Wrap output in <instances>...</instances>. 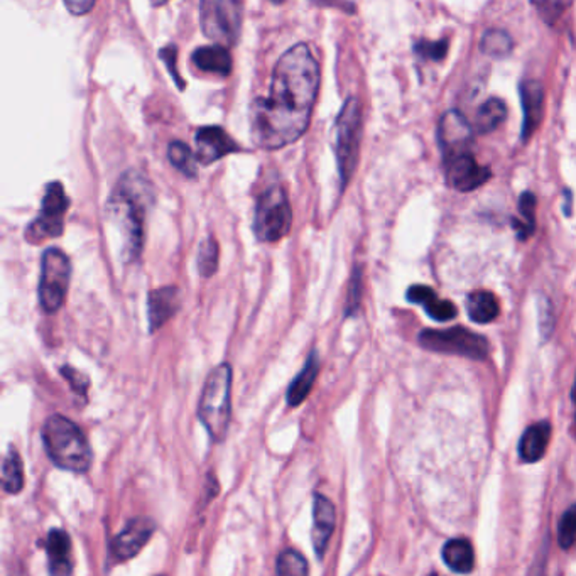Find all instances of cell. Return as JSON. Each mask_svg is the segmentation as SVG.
Listing matches in <instances>:
<instances>
[{"mask_svg":"<svg viewBox=\"0 0 576 576\" xmlns=\"http://www.w3.org/2000/svg\"><path fill=\"white\" fill-rule=\"evenodd\" d=\"M320 88V65L306 43L295 44L276 63L265 97L250 107V132L267 151L296 142L308 129Z\"/></svg>","mask_w":576,"mask_h":576,"instance_id":"cell-1","label":"cell"},{"mask_svg":"<svg viewBox=\"0 0 576 576\" xmlns=\"http://www.w3.org/2000/svg\"><path fill=\"white\" fill-rule=\"evenodd\" d=\"M154 203L151 183L138 171L123 173L107 201V218L121 230L123 259L138 261L144 245V224Z\"/></svg>","mask_w":576,"mask_h":576,"instance_id":"cell-2","label":"cell"},{"mask_svg":"<svg viewBox=\"0 0 576 576\" xmlns=\"http://www.w3.org/2000/svg\"><path fill=\"white\" fill-rule=\"evenodd\" d=\"M41 438L44 450L58 469L85 473L93 463V452L83 431L71 419L52 414L46 419Z\"/></svg>","mask_w":576,"mask_h":576,"instance_id":"cell-3","label":"cell"},{"mask_svg":"<svg viewBox=\"0 0 576 576\" xmlns=\"http://www.w3.org/2000/svg\"><path fill=\"white\" fill-rule=\"evenodd\" d=\"M232 367L220 364L209 372L198 404V418L215 443H224L232 419Z\"/></svg>","mask_w":576,"mask_h":576,"instance_id":"cell-4","label":"cell"},{"mask_svg":"<svg viewBox=\"0 0 576 576\" xmlns=\"http://www.w3.org/2000/svg\"><path fill=\"white\" fill-rule=\"evenodd\" d=\"M362 139V108L357 97H349L335 122V154L342 188L349 185L355 173Z\"/></svg>","mask_w":576,"mask_h":576,"instance_id":"cell-5","label":"cell"},{"mask_svg":"<svg viewBox=\"0 0 576 576\" xmlns=\"http://www.w3.org/2000/svg\"><path fill=\"white\" fill-rule=\"evenodd\" d=\"M293 211L288 193L280 186H271L259 194L254 213V233L261 242H278L289 233Z\"/></svg>","mask_w":576,"mask_h":576,"instance_id":"cell-6","label":"cell"},{"mask_svg":"<svg viewBox=\"0 0 576 576\" xmlns=\"http://www.w3.org/2000/svg\"><path fill=\"white\" fill-rule=\"evenodd\" d=\"M71 280L70 257L61 249H48L41 261V278H39V304L44 313H56L68 295Z\"/></svg>","mask_w":576,"mask_h":576,"instance_id":"cell-7","label":"cell"},{"mask_svg":"<svg viewBox=\"0 0 576 576\" xmlns=\"http://www.w3.org/2000/svg\"><path fill=\"white\" fill-rule=\"evenodd\" d=\"M419 343L422 349L435 353L458 355L471 360H485L490 351L485 336L463 327H454L448 330H422L419 333Z\"/></svg>","mask_w":576,"mask_h":576,"instance_id":"cell-8","label":"cell"},{"mask_svg":"<svg viewBox=\"0 0 576 576\" xmlns=\"http://www.w3.org/2000/svg\"><path fill=\"white\" fill-rule=\"evenodd\" d=\"M201 31L218 46H233L241 36L242 4L237 0H203L200 4Z\"/></svg>","mask_w":576,"mask_h":576,"instance_id":"cell-9","label":"cell"},{"mask_svg":"<svg viewBox=\"0 0 576 576\" xmlns=\"http://www.w3.org/2000/svg\"><path fill=\"white\" fill-rule=\"evenodd\" d=\"M70 209V198L59 181H52L46 186L43 209L35 222L26 228V241L39 244L46 239L59 237L65 228V215Z\"/></svg>","mask_w":576,"mask_h":576,"instance_id":"cell-10","label":"cell"},{"mask_svg":"<svg viewBox=\"0 0 576 576\" xmlns=\"http://www.w3.org/2000/svg\"><path fill=\"white\" fill-rule=\"evenodd\" d=\"M445 173L448 185L462 193L473 192L484 186L492 178L489 168L480 166L470 151L445 156Z\"/></svg>","mask_w":576,"mask_h":576,"instance_id":"cell-11","label":"cell"},{"mask_svg":"<svg viewBox=\"0 0 576 576\" xmlns=\"http://www.w3.org/2000/svg\"><path fill=\"white\" fill-rule=\"evenodd\" d=\"M156 531V523L149 517H136L125 524L122 531L110 542V553L117 561H129L139 555Z\"/></svg>","mask_w":576,"mask_h":576,"instance_id":"cell-12","label":"cell"},{"mask_svg":"<svg viewBox=\"0 0 576 576\" xmlns=\"http://www.w3.org/2000/svg\"><path fill=\"white\" fill-rule=\"evenodd\" d=\"M438 140L445 156L470 151L473 129L458 110H448L438 122Z\"/></svg>","mask_w":576,"mask_h":576,"instance_id":"cell-13","label":"cell"},{"mask_svg":"<svg viewBox=\"0 0 576 576\" xmlns=\"http://www.w3.org/2000/svg\"><path fill=\"white\" fill-rule=\"evenodd\" d=\"M241 147L235 140L228 136L222 127L209 125L201 127L196 132V161L198 164L209 166L218 159L232 153H239Z\"/></svg>","mask_w":576,"mask_h":576,"instance_id":"cell-14","label":"cell"},{"mask_svg":"<svg viewBox=\"0 0 576 576\" xmlns=\"http://www.w3.org/2000/svg\"><path fill=\"white\" fill-rule=\"evenodd\" d=\"M336 524V510L332 501L321 493H316L313 501V548L318 558L327 553Z\"/></svg>","mask_w":576,"mask_h":576,"instance_id":"cell-15","label":"cell"},{"mask_svg":"<svg viewBox=\"0 0 576 576\" xmlns=\"http://www.w3.org/2000/svg\"><path fill=\"white\" fill-rule=\"evenodd\" d=\"M521 104H523V129H521V138L524 142L529 140V138L538 130L540 123L544 115V87L540 82L527 80L521 83Z\"/></svg>","mask_w":576,"mask_h":576,"instance_id":"cell-16","label":"cell"},{"mask_svg":"<svg viewBox=\"0 0 576 576\" xmlns=\"http://www.w3.org/2000/svg\"><path fill=\"white\" fill-rule=\"evenodd\" d=\"M50 576H71V538L63 529H51L46 540Z\"/></svg>","mask_w":576,"mask_h":576,"instance_id":"cell-17","label":"cell"},{"mask_svg":"<svg viewBox=\"0 0 576 576\" xmlns=\"http://www.w3.org/2000/svg\"><path fill=\"white\" fill-rule=\"evenodd\" d=\"M149 330L157 332L179 308V291L176 286L159 288L149 293Z\"/></svg>","mask_w":576,"mask_h":576,"instance_id":"cell-18","label":"cell"},{"mask_svg":"<svg viewBox=\"0 0 576 576\" xmlns=\"http://www.w3.org/2000/svg\"><path fill=\"white\" fill-rule=\"evenodd\" d=\"M407 299L411 303L421 304L424 308V312L431 320H435L438 323H446L450 320H454L456 316V306L454 303L446 301V299H439L437 293L428 288V286H419L414 284L407 289Z\"/></svg>","mask_w":576,"mask_h":576,"instance_id":"cell-19","label":"cell"},{"mask_svg":"<svg viewBox=\"0 0 576 576\" xmlns=\"http://www.w3.org/2000/svg\"><path fill=\"white\" fill-rule=\"evenodd\" d=\"M551 438V424L540 421L524 431L519 441V456L524 463H536L546 454Z\"/></svg>","mask_w":576,"mask_h":576,"instance_id":"cell-20","label":"cell"},{"mask_svg":"<svg viewBox=\"0 0 576 576\" xmlns=\"http://www.w3.org/2000/svg\"><path fill=\"white\" fill-rule=\"evenodd\" d=\"M193 63L201 71L213 73L218 76H228L232 73V56L227 48L213 44L203 46L193 52Z\"/></svg>","mask_w":576,"mask_h":576,"instance_id":"cell-21","label":"cell"},{"mask_svg":"<svg viewBox=\"0 0 576 576\" xmlns=\"http://www.w3.org/2000/svg\"><path fill=\"white\" fill-rule=\"evenodd\" d=\"M318 370H320V359L316 350H313L306 360V364L303 367V370L295 377V381L289 385L288 389V404L291 407H296L299 404L308 398V394L313 389L314 381L318 377Z\"/></svg>","mask_w":576,"mask_h":576,"instance_id":"cell-22","label":"cell"},{"mask_svg":"<svg viewBox=\"0 0 576 576\" xmlns=\"http://www.w3.org/2000/svg\"><path fill=\"white\" fill-rule=\"evenodd\" d=\"M443 561L446 566L458 573V575H469L473 572L475 566V553L471 548L470 541L467 540H450L443 546Z\"/></svg>","mask_w":576,"mask_h":576,"instance_id":"cell-23","label":"cell"},{"mask_svg":"<svg viewBox=\"0 0 576 576\" xmlns=\"http://www.w3.org/2000/svg\"><path fill=\"white\" fill-rule=\"evenodd\" d=\"M465 306H467V313L470 316L471 321L480 323V325L492 323L493 320L499 318V313H501L499 299L489 291L470 293L467 297Z\"/></svg>","mask_w":576,"mask_h":576,"instance_id":"cell-24","label":"cell"},{"mask_svg":"<svg viewBox=\"0 0 576 576\" xmlns=\"http://www.w3.org/2000/svg\"><path fill=\"white\" fill-rule=\"evenodd\" d=\"M506 117V104L501 99H489L485 104L480 105V108L477 112L475 129L480 134H490L502 125Z\"/></svg>","mask_w":576,"mask_h":576,"instance_id":"cell-25","label":"cell"},{"mask_svg":"<svg viewBox=\"0 0 576 576\" xmlns=\"http://www.w3.org/2000/svg\"><path fill=\"white\" fill-rule=\"evenodd\" d=\"M2 487L7 493H19L24 487V469L22 458L16 448H9L2 465Z\"/></svg>","mask_w":576,"mask_h":576,"instance_id":"cell-26","label":"cell"},{"mask_svg":"<svg viewBox=\"0 0 576 576\" xmlns=\"http://www.w3.org/2000/svg\"><path fill=\"white\" fill-rule=\"evenodd\" d=\"M480 50L493 59H502L514 50V41L504 29H489L482 36Z\"/></svg>","mask_w":576,"mask_h":576,"instance_id":"cell-27","label":"cell"},{"mask_svg":"<svg viewBox=\"0 0 576 576\" xmlns=\"http://www.w3.org/2000/svg\"><path fill=\"white\" fill-rule=\"evenodd\" d=\"M519 211L523 220H512L517 232V239L527 241L536 230V196L531 192H524L519 198Z\"/></svg>","mask_w":576,"mask_h":576,"instance_id":"cell-28","label":"cell"},{"mask_svg":"<svg viewBox=\"0 0 576 576\" xmlns=\"http://www.w3.org/2000/svg\"><path fill=\"white\" fill-rule=\"evenodd\" d=\"M168 157L176 170L181 171L186 178H196L198 175L196 154H193L188 144H185L181 140H173L168 149Z\"/></svg>","mask_w":576,"mask_h":576,"instance_id":"cell-29","label":"cell"},{"mask_svg":"<svg viewBox=\"0 0 576 576\" xmlns=\"http://www.w3.org/2000/svg\"><path fill=\"white\" fill-rule=\"evenodd\" d=\"M278 576H308L310 568L306 558L293 548L280 551L276 563Z\"/></svg>","mask_w":576,"mask_h":576,"instance_id":"cell-30","label":"cell"},{"mask_svg":"<svg viewBox=\"0 0 576 576\" xmlns=\"http://www.w3.org/2000/svg\"><path fill=\"white\" fill-rule=\"evenodd\" d=\"M218 256H220V247H218V242L213 237L205 239L200 244L196 264H198V271H200V274L203 278H211L217 272L218 261H220Z\"/></svg>","mask_w":576,"mask_h":576,"instance_id":"cell-31","label":"cell"},{"mask_svg":"<svg viewBox=\"0 0 576 576\" xmlns=\"http://www.w3.org/2000/svg\"><path fill=\"white\" fill-rule=\"evenodd\" d=\"M576 540V506H572L559 519L558 542L563 549H570Z\"/></svg>","mask_w":576,"mask_h":576,"instance_id":"cell-32","label":"cell"},{"mask_svg":"<svg viewBox=\"0 0 576 576\" xmlns=\"http://www.w3.org/2000/svg\"><path fill=\"white\" fill-rule=\"evenodd\" d=\"M448 41L441 39V41H426L421 39L414 44V51L424 59H431V61H441L446 52H448Z\"/></svg>","mask_w":576,"mask_h":576,"instance_id":"cell-33","label":"cell"},{"mask_svg":"<svg viewBox=\"0 0 576 576\" xmlns=\"http://www.w3.org/2000/svg\"><path fill=\"white\" fill-rule=\"evenodd\" d=\"M362 299V269L355 267L351 280H350L349 296H347V306H345V316H351L357 313Z\"/></svg>","mask_w":576,"mask_h":576,"instance_id":"cell-34","label":"cell"},{"mask_svg":"<svg viewBox=\"0 0 576 576\" xmlns=\"http://www.w3.org/2000/svg\"><path fill=\"white\" fill-rule=\"evenodd\" d=\"M61 375L68 381V384L71 385V389L80 394V396H87L88 385H90V381H88L87 375L82 374L80 370L73 368L70 366L61 367Z\"/></svg>","mask_w":576,"mask_h":576,"instance_id":"cell-35","label":"cell"},{"mask_svg":"<svg viewBox=\"0 0 576 576\" xmlns=\"http://www.w3.org/2000/svg\"><path fill=\"white\" fill-rule=\"evenodd\" d=\"M159 58L164 61V65L168 67V71L170 75L173 76L176 85L179 90H185V80L181 78V75L178 73V67H176V61H178V48L175 44H168L166 48H162L159 51Z\"/></svg>","mask_w":576,"mask_h":576,"instance_id":"cell-36","label":"cell"},{"mask_svg":"<svg viewBox=\"0 0 576 576\" xmlns=\"http://www.w3.org/2000/svg\"><path fill=\"white\" fill-rule=\"evenodd\" d=\"M570 5L572 4H561V2H534V7L540 11L541 18L549 24H553Z\"/></svg>","mask_w":576,"mask_h":576,"instance_id":"cell-37","label":"cell"},{"mask_svg":"<svg viewBox=\"0 0 576 576\" xmlns=\"http://www.w3.org/2000/svg\"><path fill=\"white\" fill-rule=\"evenodd\" d=\"M553 327H555V318H553L551 303L548 299H541V304H540V328H541L544 340L549 338V335L553 332Z\"/></svg>","mask_w":576,"mask_h":576,"instance_id":"cell-38","label":"cell"},{"mask_svg":"<svg viewBox=\"0 0 576 576\" xmlns=\"http://www.w3.org/2000/svg\"><path fill=\"white\" fill-rule=\"evenodd\" d=\"M65 7L70 11L73 16H83L95 7V2L93 0H67Z\"/></svg>","mask_w":576,"mask_h":576,"instance_id":"cell-39","label":"cell"},{"mask_svg":"<svg viewBox=\"0 0 576 576\" xmlns=\"http://www.w3.org/2000/svg\"><path fill=\"white\" fill-rule=\"evenodd\" d=\"M563 196H564V205H563V211H564V215H566V217H570V215H572V201H573V194H572V192H570V190H564Z\"/></svg>","mask_w":576,"mask_h":576,"instance_id":"cell-40","label":"cell"},{"mask_svg":"<svg viewBox=\"0 0 576 576\" xmlns=\"http://www.w3.org/2000/svg\"><path fill=\"white\" fill-rule=\"evenodd\" d=\"M428 576H443V575H439V573H431V575H428Z\"/></svg>","mask_w":576,"mask_h":576,"instance_id":"cell-41","label":"cell"},{"mask_svg":"<svg viewBox=\"0 0 576 576\" xmlns=\"http://www.w3.org/2000/svg\"><path fill=\"white\" fill-rule=\"evenodd\" d=\"M573 402H575V406H576V401ZM575 424H576V413H575Z\"/></svg>","mask_w":576,"mask_h":576,"instance_id":"cell-42","label":"cell"},{"mask_svg":"<svg viewBox=\"0 0 576 576\" xmlns=\"http://www.w3.org/2000/svg\"><path fill=\"white\" fill-rule=\"evenodd\" d=\"M159 576H162V575H159Z\"/></svg>","mask_w":576,"mask_h":576,"instance_id":"cell-43","label":"cell"}]
</instances>
